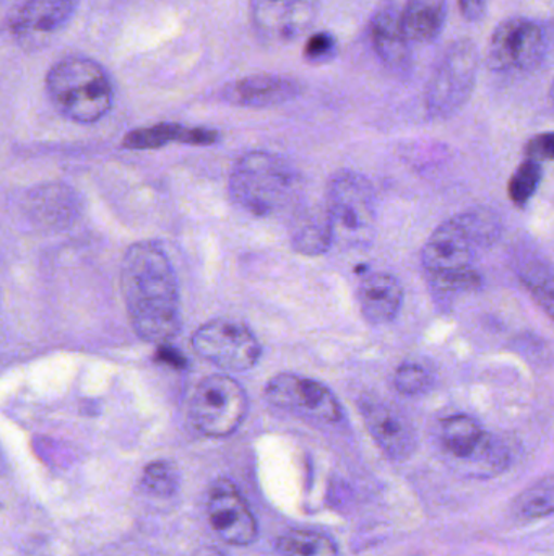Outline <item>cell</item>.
<instances>
[{
	"instance_id": "cell-26",
	"label": "cell",
	"mask_w": 554,
	"mask_h": 556,
	"mask_svg": "<svg viewBox=\"0 0 554 556\" xmlns=\"http://www.w3.org/2000/svg\"><path fill=\"white\" fill-rule=\"evenodd\" d=\"M540 181H542V165H540V162L527 159L526 162L520 163L519 168L514 172L513 178H511L510 188H507L511 202L517 207H526L530 199L536 195Z\"/></svg>"
},
{
	"instance_id": "cell-8",
	"label": "cell",
	"mask_w": 554,
	"mask_h": 556,
	"mask_svg": "<svg viewBox=\"0 0 554 556\" xmlns=\"http://www.w3.org/2000/svg\"><path fill=\"white\" fill-rule=\"evenodd\" d=\"M192 346L202 359L224 371L253 369L262 355V346L253 330L230 317L202 324L192 336Z\"/></svg>"
},
{
	"instance_id": "cell-4",
	"label": "cell",
	"mask_w": 554,
	"mask_h": 556,
	"mask_svg": "<svg viewBox=\"0 0 554 556\" xmlns=\"http://www.w3.org/2000/svg\"><path fill=\"white\" fill-rule=\"evenodd\" d=\"M46 91L55 110L78 124L98 123L113 108L109 75L96 61L83 55H68L55 62L46 77Z\"/></svg>"
},
{
	"instance_id": "cell-22",
	"label": "cell",
	"mask_w": 554,
	"mask_h": 556,
	"mask_svg": "<svg viewBox=\"0 0 554 556\" xmlns=\"http://www.w3.org/2000/svg\"><path fill=\"white\" fill-rule=\"evenodd\" d=\"M516 273L529 291L532 300L542 307L543 313L554 320V269L542 257H520L516 263Z\"/></svg>"
},
{
	"instance_id": "cell-27",
	"label": "cell",
	"mask_w": 554,
	"mask_h": 556,
	"mask_svg": "<svg viewBox=\"0 0 554 556\" xmlns=\"http://www.w3.org/2000/svg\"><path fill=\"white\" fill-rule=\"evenodd\" d=\"M435 384L431 371L420 363H403L394 376V386L403 395L426 394Z\"/></svg>"
},
{
	"instance_id": "cell-33",
	"label": "cell",
	"mask_w": 554,
	"mask_h": 556,
	"mask_svg": "<svg viewBox=\"0 0 554 556\" xmlns=\"http://www.w3.org/2000/svg\"><path fill=\"white\" fill-rule=\"evenodd\" d=\"M550 101H552V104L554 108V80H553L552 87H550Z\"/></svg>"
},
{
	"instance_id": "cell-7",
	"label": "cell",
	"mask_w": 554,
	"mask_h": 556,
	"mask_svg": "<svg viewBox=\"0 0 554 556\" xmlns=\"http://www.w3.org/2000/svg\"><path fill=\"white\" fill-rule=\"evenodd\" d=\"M478 51L471 39H459L446 51L426 88L429 116H454L471 100L477 81Z\"/></svg>"
},
{
	"instance_id": "cell-5",
	"label": "cell",
	"mask_w": 554,
	"mask_h": 556,
	"mask_svg": "<svg viewBox=\"0 0 554 556\" xmlns=\"http://www.w3.org/2000/svg\"><path fill=\"white\" fill-rule=\"evenodd\" d=\"M325 205L335 240L351 247L371 240L376 225V192L366 176L348 169L335 173L328 181Z\"/></svg>"
},
{
	"instance_id": "cell-23",
	"label": "cell",
	"mask_w": 554,
	"mask_h": 556,
	"mask_svg": "<svg viewBox=\"0 0 554 556\" xmlns=\"http://www.w3.org/2000/svg\"><path fill=\"white\" fill-rule=\"evenodd\" d=\"M280 556H338L335 542L314 531H289L276 541Z\"/></svg>"
},
{
	"instance_id": "cell-30",
	"label": "cell",
	"mask_w": 554,
	"mask_h": 556,
	"mask_svg": "<svg viewBox=\"0 0 554 556\" xmlns=\"http://www.w3.org/2000/svg\"><path fill=\"white\" fill-rule=\"evenodd\" d=\"M527 159L543 162V160H554V132L540 134L529 140L526 147Z\"/></svg>"
},
{
	"instance_id": "cell-2",
	"label": "cell",
	"mask_w": 554,
	"mask_h": 556,
	"mask_svg": "<svg viewBox=\"0 0 554 556\" xmlns=\"http://www.w3.org/2000/svg\"><path fill=\"white\" fill-rule=\"evenodd\" d=\"M301 191L298 169L276 153H246L230 176L234 204L257 218L275 217L295 207Z\"/></svg>"
},
{
	"instance_id": "cell-20",
	"label": "cell",
	"mask_w": 554,
	"mask_h": 556,
	"mask_svg": "<svg viewBox=\"0 0 554 556\" xmlns=\"http://www.w3.org/2000/svg\"><path fill=\"white\" fill-rule=\"evenodd\" d=\"M217 140L218 132L215 130L168 123L132 130L124 137L123 147L127 150H153L172 142L188 143V146H211Z\"/></svg>"
},
{
	"instance_id": "cell-9",
	"label": "cell",
	"mask_w": 554,
	"mask_h": 556,
	"mask_svg": "<svg viewBox=\"0 0 554 556\" xmlns=\"http://www.w3.org/2000/svg\"><path fill=\"white\" fill-rule=\"evenodd\" d=\"M441 443L451 459L474 470L475 476H493L510 463L501 441L468 415H452L442 421Z\"/></svg>"
},
{
	"instance_id": "cell-16",
	"label": "cell",
	"mask_w": 554,
	"mask_h": 556,
	"mask_svg": "<svg viewBox=\"0 0 554 556\" xmlns=\"http://www.w3.org/2000/svg\"><path fill=\"white\" fill-rule=\"evenodd\" d=\"M371 42L381 61L389 67L403 68L410 61V39L403 26L402 7L394 0H383L374 10L370 23Z\"/></svg>"
},
{
	"instance_id": "cell-6",
	"label": "cell",
	"mask_w": 554,
	"mask_h": 556,
	"mask_svg": "<svg viewBox=\"0 0 554 556\" xmlns=\"http://www.w3.org/2000/svg\"><path fill=\"white\" fill-rule=\"evenodd\" d=\"M249 399L243 386L228 375H210L195 386L189 401V420L208 438L231 437L243 425Z\"/></svg>"
},
{
	"instance_id": "cell-11",
	"label": "cell",
	"mask_w": 554,
	"mask_h": 556,
	"mask_svg": "<svg viewBox=\"0 0 554 556\" xmlns=\"http://www.w3.org/2000/svg\"><path fill=\"white\" fill-rule=\"evenodd\" d=\"M545 51L542 26L524 16L504 20L491 35L487 62L494 72L530 71Z\"/></svg>"
},
{
	"instance_id": "cell-14",
	"label": "cell",
	"mask_w": 554,
	"mask_h": 556,
	"mask_svg": "<svg viewBox=\"0 0 554 556\" xmlns=\"http://www.w3.org/2000/svg\"><path fill=\"white\" fill-rule=\"evenodd\" d=\"M318 0H250V16L267 41L289 42L299 38L315 18Z\"/></svg>"
},
{
	"instance_id": "cell-17",
	"label": "cell",
	"mask_w": 554,
	"mask_h": 556,
	"mask_svg": "<svg viewBox=\"0 0 554 556\" xmlns=\"http://www.w3.org/2000/svg\"><path fill=\"white\" fill-rule=\"evenodd\" d=\"M301 93L295 78L283 75H250L223 88V100L234 106L272 108L288 103Z\"/></svg>"
},
{
	"instance_id": "cell-25",
	"label": "cell",
	"mask_w": 554,
	"mask_h": 556,
	"mask_svg": "<svg viewBox=\"0 0 554 556\" xmlns=\"http://www.w3.org/2000/svg\"><path fill=\"white\" fill-rule=\"evenodd\" d=\"M428 281L436 301L441 304H452L462 294L474 293L481 287V276L477 269L428 277Z\"/></svg>"
},
{
	"instance_id": "cell-19",
	"label": "cell",
	"mask_w": 554,
	"mask_h": 556,
	"mask_svg": "<svg viewBox=\"0 0 554 556\" xmlns=\"http://www.w3.org/2000/svg\"><path fill=\"white\" fill-rule=\"evenodd\" d=\"M334 241V225H332L327 205H314L295 215L292 244L296 253L305 256H321L331 250Z\"/></svg>"
},
{
	"instance_id": "cell-12",
	"label": "cell",
	"mask_w": 554,
	"mask_h": 556,
	"mask_svg": "<svg viewBox=\"0 0 554 556\" xmlns=\"http://www.w3.org/2000/svg\"><path fill=\"white\" fill-rule=\"evenodd\" d=\"M75 0H26L12 20V36L25 51L46 48L74 16Z\"/></svg>"
},
{
	"instance_id": "cell-1",
	"label": "cell",
	"mask_w": 554,
	"mask_h": 556,
	"mask_svg": "<svg viewBox=\"0 0 554 556\" xmlns=\"http://www.w3.org/2000/svg\"><path fill=\"white\" fill-rule=\"evenodd\" d=\"M120 290L133 332L149 343L169 342L181 327V298L171 261L155 241H139L120 264Z\"/></svg>"
},
{
	"instance_id": "cell-10",
	"label": "cell",
	"mask_w": 554,
	"mask_h": 556,
	"mask_svg": "<svg viewBox=\"0 0 554 556\" xmlns=\"http://www.w3.org/2000/svg\"><path fill=\"white\" fill-rule=\"evenodd\" d=\"M266 399L276 408L322 424H337L342 418V407L334 392L322 382L305 376L292 372L273 376L267 382Z\"/></svg>"
},
{
	"instance_id": "cell-15",
	"label": "cell",
	"mask_w": 554,
	"mask_h": 556,
	"mask_svg": "<svg viewBox=\"0 0 554 556\" xmlns=\"http://www.w3.org/2000/svg\"><path fill=\"white\" fill-rule=\"evenodd\" d=\"M360 407L368 431L390 459L405 460L415 453V428L399 408L374 399H364Z\"/></svg>"
},
{
	"instance_id": "cell-3",
	"label": "cell",
	"mask_w": 554,
	"mask_h": 556,
	"mask_svg": "<svg viewBox=\"0 0 554 556\" xmlns=\"http://www.w3.org/2000/svg\"><path fill=\"white\" fill-rule=\"evenodd\" d=\"M503 233V222L490 207L461 212L439 225L426 241L422 263L426 276L439 277L475 269L481 251L493 247Z\"/></svg>"
},
{
	"instance_id": "cell-28",
	"label": "cell",
	"mask_w": 554,
	"mask_h": 556,
	"mask_svg": "<svg viewBox=\"0 0 554 556\" xmlns=\"http://www.w3.org/2000/svg\"><path fill=\"white\" fill-rule=\"evenodd\" d=\"M179 477L175 466L168 460H156L145 467L142 485L146 492L156 496H169L178 489Z\"/></svg>"
},
{
	"instance_id": "cell-21",
	"label": "cell",
	"mask_w": 554,
	"mask_h": 556,
	"mask_svg": "<svg viewBox=\"0 0 554 556\" xmlns=\"http://www.w3.org/2000/svg\"><path fill=\"white\" fill-rule=\"evenodd\" d=\"M403 26L410 42L429 45L441 36L448 20V0H407Z\"/></svg>"
},
{
	"instance_id": "cell-18",
	"label": "cell",
	"mask_w": 554,
	"mask_h": 556,
	"mask_svg": "<svg viewBox=\"0 0 554 556\" xmlns=\"http://www.w3.org/2000/svg\"><path fill=\"white\" fill-rule=\"evenodd\" d=\"M361 314L373 326H386L399 316L403 304V287L392 274L374 273L358 288Z\"/></svg>"
},
{
	"instance_id": "cell-13",
	"label": "cell",
	"mask_w": 554,
	"mask_h": 556,
	"mask_svg": "<svg viewBox=\"0 0 554 556\" xmlns=\"http://www.w3.org/2000/svg\"><path fill=\"white\" fill-rule=\"evenodd\" d=\"M207 518L218 539L236 547H246L257 539V522L247 503L233 483L220 480L211 489Z\"/></svg>"
},
{
	"instance_id": "cell-31",
	"label": "cell",
	"mask_w": 554,
	"mask_h": 556,
	"mask_svg": "<svg viewBox=\"0 0 554 556\" xmlns=\"http://www.w3.org/2000/svg\"><path fill=\"white\" fill-rule=\"evenodd\" d=\"M462 15L468 22H480L487 10V0H459Z\"/></svg>"
},
{
	"instance_id": "cell-32",
	"label": "cell",
	"mask_w": 554,
	"mask_h": 556,
	"mask_svg": "<svg viewBox=\"0 0 554 556\" xmlns=\"http://www.w3.org/2000/svg\"><path fill=\"white\" fill-rule=\"evenodd\" d=\"M197 556H224L217 551V548H204V551L198 552Z\"/></svg>"
},
{
	"instance_id": "cell-24",
	"label": "cell",
	"mask_w": 554,
	"mask_h": 556,
	"mask_svg": "<svg viewBox=\"0 0 554 556\" xmlns=\"http://www.w3.org/2000/svg\"><path fill=\"white\" fill-rule=\"evenodd\" d=\"M513 511L520 519H542L554 515V473L524 490L514 502Z\"/></svg>"
},
{
	"instance_id": "cell-29",
	"label": "cell",
	"mask_w": 554,
	"mask_h": 556,
	"mask_svg": "<svg viewBox=\"0 0 554 556\" xmlns=\"http://www.w3.org/2000/svg\"><path fill=\"white\" fill-rule=\"evenodd\" d=\"M335 51H337V41L334 36L327 31H319L306 41L302 55L309 62H325L335 54Z\"/></svg>"
}]
</instances>
